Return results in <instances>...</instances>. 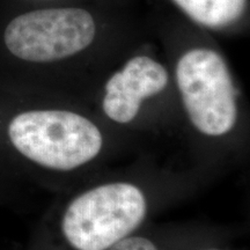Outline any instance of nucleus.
<instances>
[{
    "mask_svg": "<svg viewBox=\"0 0 250 250\" xmlns=\"http://www.w3.org/2000/svg\"><path fill=\"white\" fill-rule=\"evenodd\" d=\"M104 125L79 110L0 88V171L49 183L89 169L109 148Z\"/></svg>",
    "mask_w": 250,
    "mask_h": 250,
    "instance_id": "nucleus-1",
    "label": "nucleus"
},
{
    "mask_svg": "<svg viewBox=\"0 0 250 250\" xmlns=\"http://www.w3.org/2000/svg\"><path fill=\"white\" fill-rule=\"evenodd\" d=\"M146 189L131 180H108L65 203L54 221L41 225L28 250H108L138 232L148 217Z\"/></svg>",
    "mask_w": 250,
    "mask_h": 250,
    "instance_id": "nucleus-2",
    "label": "nucleus"
},
{
    "mask_svg": "<svg viewBox=\"0 0 250 250\" xmlns=\"http://www.w3.org/2000/svg\"><path fill=\"white\" fill-rule=\"evenodd\" d=\"M95 37L96 23L86 9H31L5 23L0 34V52L12 66L43 68L81 54Z\"/></svg>",
    "mask_w": 250,
    "mask_h": 250,
    "instance_id": "nucleus-3",
    "label": "nucleus"
},
{
    "mask_svg": "<svg viewBox=\"0 0 250 250\" xmlns=\"http://www.w3.org/2000/svg\"><path fill=\"white\" fill-rule=\"evenodd\" d=\"M175 79L192 131L208 142L226 140L235 132L237 90L223 56L208 48L188 50L177 61Z\"/></svg>",
    "mask_w": 250,
    "mask_h": 250,
    "instance_id": "nucleus-4",
    "label": "nucleus"
},
{
    "mask_svg": "<svg viewBox=\"0 0 250 250\" xmlns=\"http://www.w3.org/2000/svg\"><path fill=\"white\" fill-rule=\"evenodd\" d=\"M169 85V73L149 56H134L111 74L104 85L101 110L108 123L129 127L138 123L145 102Z\"/></svg>",
    "mask_w": 250,
    "mask_h": 250,
    "instance_id": "nucleus-5",
    "label": "nucleus"
},
{
    "mask_svg": "<svg viewBox=\"0 0 250 250\" xmlns=\"http://www.w3.org/2000/svg\"><path fill=\"white\" fill-rule=\"evenodd\" d=\"M197 23L221 28L236 22L245 13L247 0H173Z\"/></svg>",
    "mask_w": 250,
    "mask_h": 250,
    "instance_id": "nucleus-6",
    "label": "nucleus"
},
{
    "mask_svg": "<svg viewBox=\"0 0 250 250\" xmlns=\"http://www.w3.org/2000/svg\"><path fill=\"white\" fill-rule=\"evenodd\" d=\"M108 250H164L151 236L133 233L115 243Z\"/></svg>",
    "mask_w": 250,
    "mask_h": 250,
    "instance_id": "nucleus-7",
    "label": "nucleus"
},
{
    "mask_svg": "<svg viewBox=\"0 0 250 250\" xmlns=\"http://www.w3.org/2000/svg\"><path fill=\"white\" fill-rule=\"evenodd\" d=\"M205 250H223V249H218V248H210V249H205Z\"/></svg>",
    "mask_w": 250,
    "mask_h": 250,
    "instance_id": "nucleus-8",
    "label": "nucleus"
},
{
    "mask_svg": "<svg viewBox=\"0 0 250 250\" xmlns=\"http://www.w3.org/2000/svg\"><path fill=\"white\" fill-rule=\"evenodd\" d=\"M31 1H45V0H31Z\"/></svg>",
    "mask_w": 250,
    "mask_h": 250,
    "instance_id": "nucleus-9",
    "label": "nucleus"
}]
</instances>
